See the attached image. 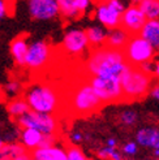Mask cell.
Instances as JSON below:
<instances>
[{
  "mask_svg": "<svg viewBox=\"0 0 159 160\" xmlns=\"http://www.w3.org/2000/svg\"><path fill=\"white\" fill-rule=\"evenodd\" d=\"M149 94L151 95V97H153L154 99L159 100V82H158L156 85H153V86H151V89H150Z\"/></svg>",
  "mask_w": 159,
  "mask_h": 160,
  "instance_id": "cell-34",
  "label": "cell"
},
{
  "mask_svg": "<svg viewBox=\"0 0 159 160\" xmlns=\"http://www.w3.org/2000/svg\"><path fill=\"white\" fill-rule=\"evenodd\" d=\"M145 22L146 17L141 12L140 7L137 4H129L128 7L124 8L119 26L124 29L129 35H134L140 33V30L142 29Z\"/></svg>",
  "mask_w": 159,
  "mask_h": 160,
  "instance_id": "cell-12",
  "label": "cell"
},
{
  "mask_svg": "<svg viewBox=\"0 0 159 160\" xmlns=\"http://www.w3.org/2000/svg\"><path fill=\"white\" fill-rule=\"evenodd\" d=\"M120 121L125 126H133L137 122V113L132 109H126L120 113Z\"/></svg>",
  "mask_w": 159,
  "mask_h": 160,
  "instance_id": "cell-25",
  "label": "cell"
},
{
  "mask_svg": "<svg viewBox=\"0 0 159 160\" xmlns=\"http://www.w3.org/2000/svg\"><path fill=\"white\" fill-rule=\"evenodd\" d=\"M137 5L146 20H159V0H141Z\"/></svg>",
  "mask_w": 159,
  "mask_h": 160,
  "instance_id": "cell-23",
  "label": "cell"
},
{
  "mask_svg": "<svg viewBox=\"0 0 159 160\" xmlns=\"http://www.w3.org/2000/svg\"><path fill=\"white\" fill-rule=\"evenodd\" d=\"M30 155L35 160H67V148L55 143L49 147H38Z\"/></svg>",
  "mask_w": 159,
  "mask_h": 160,
  "instance_id": "cell-15",
  "label": "cell"
},
{
  "mask_svg": "<svg viewBox=\"0 0 159 160\" xmlns=\"http://www.w3.org/2000/svg\"><path fill=\"white\" fill-rule=\"evenodd\" d=\"M85 33L87 37V41H89L90 48H98V47L106 46L107 33H108V30L106 28H103L100 25H93L87 28L85 30Z\"/></svg>",
  "mask_w": 159,
  "mask_h": 160,
  "instance_id": "cell-18",
  "label": "cell"
},
{
  "mask_svg": "<svg viewBox=\"0 0 159 160\" xmlns=\"http://www.w3.org/2000/svg\"><path fill=\"white\" fill-rule=\"evenodd\" d=\"M29 111V106L22 97H16L7 102V112L13 120L18 118Z\"/></svg>",
  "mask_w": 159,
  "mask_h": 160,
  "instance_id": "cell-20",
  "label": "cell"
},
{
  "mask_svg": "<svg viewBox=\"0 0 159 160\" xmlns=\"http://www.w3.org/2000/svg\"><path fill=\"white\" fill-rule=\"evenodd\" d=\"M153 155L156 158V159H159V150H154V152H153Z\"/></svg>",
  "mask_w": 159,
  "mask_h": 160,
  "instance_id": "cell-40",
  "label": "cell"
},
{
  "mask_svg": "<svg viewBox=\"0 0 159 160\" xmlns=\"http://www.w3.org/2000/svg\"><path fill=\"white\" fill-rule=\"evenodd\" d=\"M124 100H138L145 98L153 86L151 76H147L138 67L128 65L120 76Z\"/></svg>",
  "mask_w": 159,
  "mask_h": 160,
  "instance_id": "cell-4",
  "label": "cell"
},
{
  "mask_svg": "<svg viewBox=\"0 0 159 160\" xmlns=\"http://www.w3.org/2000/svg\"><path fill=\"white\" fill-rule=\"evenodd\" d=\"M125 5L121 0H102L95 7V20L107 30L120 25V17Z\"/></svg>",
  "mask_w": 159,
  "mask_h": 160,
  "instance_id": "cell-9",
  "label": "cell"
},
{
  "mask_svg": "<svg viewBox=\"0 0 159 160\" xmlns=\"http://www.w3.org/2000/svg\"><path fill=\"white\" fill-rule=\"evenodd\" d=\"M128 67L123 50H115L107 46L91 48V52L85 62L89 76L99 77H120Z\"/></svg>",
  "mask_w": 159,
  "mask_h": 160,
  "instance_id": "cell-2",
  "label": "cell"
},
{
  "mask_svg": "<svg viewBox=\"0 0 159 160\" xmlns=\"http://www.w3.org/2000/svg\"><path fill=\"white\" fill-rule=\"evenodd\" d=\"M138 34L159 51V20H146Z\"/></svg>",
  "mask_w": 159,
  "mask_h": 160,
  "instance_id": "cell-17",
  "label": "cell"
},
{
  "mask_svg": "<svg viewBox=\"0 0 159 160\" xmlns=\"http://www.w3.org/2000/svg\"><path fill=\"white\" fill-rule=\"evenodd\" d=\"M103 106V102L99 99L87 79L77 83L65 99V107L70 113L77 117L90 116L98 112Z\"/></svg>",
  "mask_w": 159,
  "mask_h": 160,
  "instance_id": "cell-3",
  "label": "cell"
},
{
  "mask_svg": "<svg viewBox=\"0 0 159 160\" xmlns=\"http://www.w3.org/2000/svg\"><path fill=\"white\" fill-rule=\"evenodd\" d=\"M70 139H72L73 143H80V142L84 139V137H82V134L80 133V132H74L72 135H70Z\"/></svg>",
  "mask_w": 159,
  "mask_h": 160,
  "instance_id": "cell-35",
  "label": "cell"
},
{
  "mask_svg": "<svg viewBox=\"0 0 159 160\" xmlns=\"http://www.w3.org/2000/svg\"><path fill=\"white\" fill-rule=\"evenodd\" d=\"M42 138H43V134L41 132L31 129V128H22L20 130L18 141L28 152H31L33 150L39 147V145H41V142H42Z\"/></svg>",
  "mask_w": 159,
  "mask_h": 160,
  "instance_id": "cell-16",
  "label": "cell"
},
{
  "mask_svg": "<svg viewBox=\"0 0 159 160\" xmlns=\"http://www.w3.org/2000/svg\"><path fill=\"white\" fill-rule=\"evenodd\" d=\"M61 48L69 56H81L90 51V44L84 29L70 28L61 41Z\"/></svg>",
  "mask_w": 159,
  "mask_h": 160,
  "instance_id": "cell-10",
  "label": "cell"
},
{
  "mask_svg": "<svg viewBox=\"0 0 159 160\" xmlns=\"http://www.w3.org/2000/svg\"><path fill=\"white\" fill-rule=\"evenodd\" d=\"M74 2H76L77 9L80 11V13H81V16H82L84 13H86L87 11H89L93 0H74Z\"/></svg>",
  "mask_w": 159,
  "mask_h": 160,
  "instance_id": "cell-29",
  "label": "cell"
},
{
  "mask_svg": "<svg viewBox=\"0 0 159 160\" xmlns=\"http://www.w3.org/2000/svg\"><path fill=\"white\" fill-rule=\"evenodd\" d=\"M28 152V151L22 147L20 142H9L4 143L0 148V160H14L17 156Z\"/></svg>",
  "mask_w": 159,
  "mask_h": 160,
  "instance_id": "cell-21",
  "label": "cell"
},
{
  "mask_svg": "<svg viewBox=\"0 0 159 160\" xmlns=\"http://www.w3.org/2000/svg\"><path fill=\"white\" fill-rule=\"evenodd\" d=\"M140 2H141V0H131V3H132V4H138Z\"/></svg>",
  "mask_w": 159,
  "mask_h": 160,
  "instance_id": "cell-42",
  "label": "cell"
},
{
  "mask_svg": "<svg viewBox=\"0 0 159 160\" xmlns=\"http://www.w3.org/2000/svg\"><path fill=\"white\" fill-rule=\"evenodd\" d=\"M14 160H35V159L30 155V152H25V154H22V155H20V156H17Z\"/></svg>",
  "mask_w": 159,
  "mask_h": 160,
  "instance_id": "cell-36",
  "label": "cell"
},
{
  "mask_svg": "<svg viewBox=\"0 0 159 160\" xmlns=\"http://www.w3.org/2000/svg\"><path fill=\"white\" fill-rule=\"evenodd\" d=\"M156 50L147 41H145L140 34L129 35V39L123 48V53L125 61L128 65L140 67L142 62L154 60Z\"/></svg>",
  "mask_w": 159,
  "mask_h": 160,
  "instance_id": "cell-6",
  "label": "cell"
},
{
  "mask_svg": "<svg viewBox=\"0 0 159 160\" xmlns=\"http://www.w3.org/2000/svg\"><path fill=\"white\" fill-rule=\"evenodd\" d=\"M138 151V145L136 142H128L126 145L123 147V154L126 156H134Z\"/></svg>",
  "mask_w": 159,
  "mask_h": 160,
  "instance_id": "cell-28",
  "label": "cell"
},
{
  "mask_svg": "<svg viewBox=\"0 0 159 160\" xmlns=\"http://www.w3.org/2000/svg\"><path fill=\"white\" fill-rule=\"evenodd\" d=\"M52 47L44 39H37L29 43L25 58V68L31 72H41L49 67L52 59Z\"/></svg>",
  "mask_w": 159,
  "mask_h": 160,
  "instance_id": "cell-8",
  "label": "cell"
},
{
  "mask_svg": "<svg viewBox=\"0 0 159 160\" xmlns=\"http://www.w3.org/2000/svg\"><path fill=\"white\" fill-rule=\"evenodd\" d=\"M4 143H5V142H4V139H3V137H2V135H0V148H2V146L4 145Z\"/></svg>",
  "mask_w": 159,
  "mask_h": 160,
  "instance_id": "cell-41",
  "label": "cell"
},
{
  "mask_svg": "<svg viewBox=\"0 0 159 160\" xmlns=\"http://www.w3.org/2000/svg\"><path fill=\"white\" fill-rule=\"evenodd\" d=\"M12 13L11 0H0V21Z\"/></svg>",
  "mask_w": 159,
  "mask_h": 160,
  "instance_id": "cell-27",
  "label": "cell"
},
{
  "mask_svg": "<svg viewBox=\"0 0 159 160\" xmlns=\"http://www.w3.org/2000/svg\"><path fill=\"white\" fill-rule=\"evenodd\" d=\"M28 13L35 21H50L60 16L55 0H28Z\"/></svg>",
  "mask_w": 159,
  "mask_h": 160,
  "instance_id": "cell-11",
  "label": "cell"
},
{
  "mask_svg": "<svg viewBox=\"0 0 159 160\" xmlns=\"http://www.w3.org/2000/svg\"><path fill=\"white\" fill-rule=\"evenodd\" d=\"M21 97L26 100L29 109L39 113L58 115L64 107L61 92L51 83L34 82L23 87Z\"/></svg>",
  "mask_w": 159,
  "mask_h": 160,
  "instance_id": "cell-1",
  "label": "cell"
},
{
  "mask_svg": "<svg viewBox=\"0 0 159 160\" xmlns=\"http://www.w3.org/2000/svg\"><path fill=\"white\" fill-rule=\"evenodd\" d=\"M114 148H116V147H108V146L103 147V148H100V150L98 151V156H99L102 160H108V156H110L111 151H112Z\"/></svg>",
  "mask_w": 159,
  "mask_h": 160,
  "instance_id": "cell-32",
  "label": "cell"
},
{
  "mask_svg": "<svg viewBox=\"0 0 159 160\" xmlns=\"http://www.w3.org/2000/svg\"><path fill=\"white\" fill-rule=\"evenodd\" d=\"M58 3L60 16L65 20H77L81 13L77 9L74 0H55Z\"/></svg>",
  "mask_w": 159,
  "mask_h": 160,
  "instance_id": "cell-22",
  "label": "cell"
},
{
  "mask_svg": "<svg viewBox=\"0 0 159 160\" xmlns=\"http://www.w3.org/2000/svg\"><path fill=\"white\" fill-rule=\"evenodd\" d=\"M153 76L159 81V59L154 61V73H153Z\"/></svg>",
  "mask_w": 159,
  "mask_h": 160,
  "instance_id": "cell-37",
  "label": "cell"
},
{
  "mask_svg": "<svg viewBox=\"0 0 159 160\" xmlns=\"http://www.w3.org/2000/svg\"><path fill=\"white\" fill-rule=\"evenodd\" d=\"M87 81L91 85L94 91L97 92L99 99L103 102V104L124 100L121 85H120V77L90 76Z\"/></svg>",
  "mask_w": 159,
  "mask_h": 160,
  "instance_id": "cell-7",
  "label": "cell"
},
{
  "mask_svg": "<svg viewBox=\"0 0 159 160\" xmlns=\"http://www.w3.org/2000/svg\"><path fill=\"white\" fill-rule=\"evenodd\" d=\"M138 68H140L142 72H144L145 74H147V76H153V73H154V60H151V61H146V62H142Z\"/></svg>",
  "mask_w": 159,
  "mask_h": 160,
  "instance_id": "cell-31",
  "label": "cell"
},
{
  "mask_svg": "<svg viewBox=\"0 0 159 160\" xmlns=\"http://www.w3.org/2000/svg\"><path fill=\"white\" fill-rule=\"evenodd\" d=\"M108 160H124V158H123V154L120 152V151L114 148L112 151H111L110 156H108Z\"/></svg>",
  "mask_w": 159,
  "mask_h": 160,
  "instance_id": "cell-33",
  "label": "cell"
},
{
  "mask_svg": "<svg viewBox=\"0 0 159 160\" xmlns=\"http://www.w3.org/2000/svg\"><path fill=\"white\" fill-rule=\"evenodd\" d=\"M2 90H3L4 97L12 99V98H16V97H21V94L23 91V85H22V82L20 81V79L11 78L9 81L2 87Z\"/></svg>",
  "mask_w": 159,
  "mask_h": 160,
  "instance_id": "cell-24",
  "label": "cell"
},
{
  "mask_svg": "<svg viewBox=\"0 0 159 160\" xmlns=\"http://www.w3.org/2000/svg\"><path fill=\"white\" fill-rule=\"evenodd\" d=\"M28 38H29L28 34L17 35L11 42V46H9L11 56H12V59L14 60L16 65H18V67H23V65H25V58H26L28 48H29V41H28Z\"/></svg>",
  "mask_w": 159,
  "mask_h": 160,
  "instance_id": "cell-13",
  "label": "cell"
},
{
  "mask_svg": "<svg viewBox=\"0 0 159 160\" xmlns=\"http://www.w3.org/2000/svg\"><path fill=\"white\" fill-rule=\"evenodd\" d=\"M58 141V135H44L43 134V138H42V142L39 147H49V146H52L55 145Z\"/></svg>",
  "mask_w": 159,
  "mask_h": 160,
  "instance_id": "cell-30",
  "label": "cell"
},
{
  "mask_svg": "<svg viewBox=\"0 0 159 160\" xmlns=\"http://www.w3.org/2000/svg\"><path fill=\"white\" fill-rule=\"evenodd\" d=\"M136 143L145 148L159 150V128L146 126L136 133Z\"/></svg>",
  "mask_w": 159,
  "mask_h": 160,
  "instance_id": "cell-14",
  "label": "cell"
},
{
  "mask_svg": "<svg viewBox=\"0 0 159 160\" xmlns=\"http://www.w3.org/2000/svg\"><path fill=\"white\" fill-rule=\"evenodd\" d=\"M67 160H89L82 150L77 146H68L67 147Z\"/></svg>",
  "mask_w": 159,
  "mask_h": 160,
  "instance_id": "cell-26",
  "label": "cell"
},
{
  "mask_svg": "<svg viewBox=\"0 0 159 160\" xmlns=\"http://www.w3.org/2000/svg\"><path fill=\"white\" fill-rule=\"evenodd\" d=\"M116 145H117V142H116L115 138H108L107 139V145L106 146H108V147H116Z\"/></svg>",
  "mask_w": 159,
  "mask_h": 160,
  "instance_id": "cell-38",
  "label": "cell"
},
{
  "mask_svg": "<svg viewBox=\"0 0 159 160\" xmlns=\"http://www.w3.org/2000/svg\"><path fill=\"white\" fill-rule=\"evenodd\" d=\"M20 129L22 128H31L44 135H58L60 132V121L56 115L39 113L34 111H28L18 118L14 120Z\"/></svg>",
  "mask_w": 159,
  "mask_h": 160,
  "instance_id": "cell-5",
  "label": "cell"
},
{
  "mask_svg": "<svg viewBox=\"0 0 159 160\" xmlns=\"http://www.w3.org/2000/svg\"><path fill=\"white\" fill-rule=\"evenodd\" d=\"M4 100V94H3V90H2V86H0V103Z\"/></svg>",
  "mask_w": 159,
  "mask_h": 160,
  "instance_id": "cell-39",
  "label": "cell"
},
{
  "mask_svg": "<svg viewBox=\"0 0 159 160\" xmlns=\"http://www.w3.org/2000/svg\"><path fill=\"white\" fill-rule=\"evenodd\" d=\"M128 39H129V34L120 26H117V28L108 30L106 46L111 47V48H115V50H123L126 42H128Z\"/></svg>",
  "mask_w": 159,
  "mask_h": 160,
  "instance_id": "cell-19",
  "label": "cell"
}]
</instances>
